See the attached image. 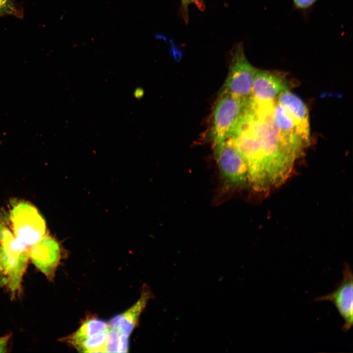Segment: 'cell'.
I'll return each mask as SVG.
<instances>
[{
  "mask_svg": "<svg viewBox=\"0 0 353 353\" xmlns=\"http://www.w3.org/2000/svg\"><path fill=\"white\" fill-rule=\"evenodd\" d=\"M276 102L250 103L231 137L245 162L248 184L259 192L285 181L297 158L280 138L273 116Z\"/></svg>",
  "mask_w": 353,
  "mask_h": 353,
  "instance_id": "cell-1",
  "label": "cell"
},
{
  "mask_svg": "<svg viewBox=\"0 0 353 353\" xmlns=\"http://www.w3.org/2000/svg\"><path fill=\"white\" fill-rule=\"evenodd\" d=\"M29 260L28 249L15 238L7 223L0 220V288L12 300L21 294Z\"/></svg>",
  "mask_w": 353,
  "mask_h": 353,
  "instance_id": "cell-2",
  "label": "cell"
},
{
  "mask_svg": "<svg viewBox=\"0 0 353 353\" xmlns=\"http://www.w3.org/2000/svg\"><path fill=\"white\" fill-rule=\"evenodd\" d=\"M7 220L15 238L28 250L47 234L42 216L27 202L21 201L11 204Z\"/></svg>",
  "mask_w": 353,
  "mask_h": 353,
  "instance_id": "cell-3",
  "label": "cell"
},
{
  "mask_svg": "<svg viewBox=\"0 0 353 353\" xmlns=\"http://www.w3.org/2000/svg\"><path fill=\"white\" fill-rule=\"evenodd\" d=\"M250 98L241 99L221 91L213 113L211 134L214 145L232 136L249 105Z\"/></svg>",
  "mask_w": 353,
  "mask_h": 353,
  "instance_id": "cell-4",
  "label": "cell"
},
{
  "mask_svg": "<svg viewBox=\"0 0 353 353\" xmlns=\"http://www.w3.org/2000/svg\"><path fill=\"white\" fill-rule=\"evenodd\" d=\"M213 146L215 157L224 186L231 189L248 183L245 162L231 138Z\"/></svg>",
  "mask_w": 353,
  "mask_h": 353,
  "instance_id": "cell-5",
  "label": "cell"
},
{
  "mask_svg": "<svg viewBox=\"0 0 353 353\" xmlns=\"http://www.w3.org/2000/svg\"><path fill=\"white\" fill-rule=\"evenodd\" d=\"M231 59L228 76L222 90L236 97L249 98L257 69L247 59L243 43L236 45Z\"/></svg>",
  "mask_w": 353,
  "mask_h": 353,
  "instance_id": "cell-6",
  "label": "cell"
},
{
  "mask_svg": "<svg viewBox=\"0 0 353 353\" xmlns=\"http://www.w3.org/2000/svg\"><path fill=\"white\" fill-rule=\"evenodd\" d=\"M29 260L50 281H53L56 272L63 258L62 248L53 237L46 234L28 250Z\"/></svg>",
  "mask_w": 353,
  "mask_h": 353,
  "instance_id": "cell-7",
  "label": "cell"
},
{
  "mask_svg": "<svg viewBox=\"0 0 353 353\" xmlns=\"http://www.w3.org/2000/svg\"><path fill=\"white\" fill-rule=\"evenodd\" d=\"M342 280L332 292L320 296L314 299L315 302L328 301L336 307L344 323L342 330L348 331L353 324V273L350 265L344 263Z\"/></svg>",
  "mask_w": 353,
  "mask_h": 353,
  "instance_id": "cell-8",
  "label": "cell"
},
{
  "mask_svg": "<svg viewBox=\"0 0 353 353\" xmlns=\"http://www.w3.org/2000/svg\"><path fill=\"white\" fill-rule=\"evenodd\" d=\"M289 89L286 78L275 72L256 70L250 99L257 103L276 101L279 95Z\"/></svg>",
  "mask_w": 353,
  "mask_h": 353,
  "instance_id": "cell-9",
  "label": "cell"
},
{
  "mask_svg": "<svg viewBox=\"0 0 353 353\" xmlns=\"http://www.w3.org/2000/svg\"><path fill=\"white\" fill-rule=\"evenodd\" d=\"M277 100L292 120L298 136L305 144H308L310 138L309 114L304 102L289 89L281 92Z\"/></svg>",
  "mask_w": 353,
  "mask_h": 353,
  "instance_id": "cell-10",
  "label": "cell"
},
{
  "mask_svg": "<svg viewBox=\"0 0 353 353\" xmlns=\"http://www.w3.org/2000/svg\"><path fill=\"white\" fill-rule=\"evenodd\" d=\"M151 297L149 288L144 286L138 300L126 311L112 318L109 325L118 332L129 336L137 326L140 315Z\"/></svg>",
  "mask_w": 353,
  "mask_h": 353,
  "instance_id": "cell-11",
  "label": "cell"
},
{
  "mask_svg": "<svg viewBox=\"0 0 353 353\" xmlns=\"http://www.w3.org/2000/svg\"><path fill=\"white\" fill-rule=\"evenodd\" d=\"M109 327V324L102 320L90 317L86 319L74 333L62 340L73 346L86 338L107 331Z\"/></svg>",
  "mask_w": 353,
  "mask_h": 353,
  "instance_id": "cell-12",
  "label": "cell"
},
{
  "mask_svg": "<svg viewBox=\"0 0 353 353\" xmlns=\"http://www.w3.org/2000/svg\"><path fill=\"white\" fill-rule=\"evenodd\" d=\"M107 331L86 338L74 345L78 351L84 353H105Z\"/></svg>",
  "mask_w": 353,
  "mask_h": 353,
  "instance_id": "cell-13",
  "label": "cell"
},
{
  "mask_svg": "<svg viewBox=\"0 0 353 353\" xmlns=\"http://www.w3.org/2000/svg\"><path fill=\"white\" fill-rule=\"evenodd\" d=\"M10 15L22 18L24 11L15 0H0V16Z\"/></svg>",
  "mask_w": 353,
  "mask_h": 353,
  "instance_id": "cell-14",
  "label": "cell"
},
{
  "mask_svg": "<svg viewBox=\"0 0 353 353\" xmlns=\"http://www.w3.org/2000/svg\"><path fill=\"white\" fill-rule=\"evenodd\" d=\"M119 332L109 326L106 339L105 353H118Z\"/></svg>",
  "mask_w": 353,
  "mask_h": 353,
  "instance_id": "cell-15",
  "label": "cell"
},
{
  "mask_svg": "<svg viewBox=\"0 0 353 353\" xmlns=\"http://www.w3.org/2000/svg\"><path fill=\"white\" fill-rule=\"evenodd\" d=\"M128 339L129 336L124 333L119 332L118 353L128 352Z\"/></svg>",
  "mask_w": 353,
  "mask_h": 353,
  "instance_id": "cell-16",
  "label": "cell"
},
{
  "mask_svg": "<svg viewBox=\"0 0 353 353\" xmlns=\"http://www.w3.org/2000/svg\"><path fill=\"white\" fill-rule=\"evenodd\" d=\"M12 334L8 333L0 336V353H7L9 352V344Z\"/></svg>",
  "mask_w": 353,
  "mask_h": 353,
  "instance_id": "cell-17",
  "label": "cell"
},
{
  "mask_svg": "<svg viewBox=\"0 0 353 353\" xmlns=\"http://www.w3.org/2000/svg\"><path fill=\"white\" fill-rule=\"evenodd\" d=\"M317 0H293L295 6L301 10L306 9L312 6Z\"/></svg>",
  "mask_w": 353,
  "mask_h": 353,
  "instance_id": "cell-18",
  "label": "cell"
},
{
  "mask_svg": "<svg viewBox=\"0 0 353 353\" xmlns=\"http://www.w3.org/2000/svg\"><path fill=\"white\" fill-rule=\"evenodd\" d=\"M182 5L183 6L184 9L186 10V12H187V9L188 8V6L192 3H196L197 0H181Z\"/></svg>",
  "mask_w": 353,
  "mask_h": 353,
  "instance_id": "cell-19",
  "label": "cell"
}]
</instances>
